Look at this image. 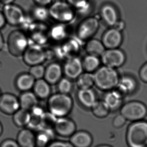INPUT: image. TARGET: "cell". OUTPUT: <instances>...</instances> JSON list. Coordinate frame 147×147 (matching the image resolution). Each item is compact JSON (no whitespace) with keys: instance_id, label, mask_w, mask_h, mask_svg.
I'll return each mask as SVG.
<instances>
[{"instance_id":"obj_41","label":"cell","mask_w":147,"mask_h":147,"mask_svg":"<svg viewBox=\"0 0 147 147\" xmlns=\"http://www.w3.org/2000/svg\"><path fill=\"white\" fill-rule=\"evenodd\" d=\"M0 147H20L17 142L12 140H7L3 141Z\"/></svg>"},{"instance_id":"obj_30","label":"cell","mask_w":147,"mask_h":147,"mask_svg":"<svg viewBox=\"0 0 147 147\" xmlns=\"http://www.w3.org/2000/svg\"><path fill=\"white\" fill-rule=\"evenodd\" d=\"M13 115V121L17 127H23L28 126L30 119V111L20 108Z\"/></svg>"},{"instance_id":"obj_37","label":"cell","mask_w":147,"mask_h":147,"mask_svg":"<svg viewBox=\"0 0 147 147\" xmlns=\"http://www.w3.org/2000/svg\"><path fill=\"white\" fill-rule=\"evenodd\" d=\"M45 70V68L42 65H37L31 66L29 73L36 80L44 78Z\"/></svg>"},{"instance_id":"obj_47","label":"cell","mask_w":147,"mask_h":147,"mask_svg":"<svg viewBox=\"0 0 147 147\" xmlns=\"http://www.w3.org/2000/svg\"><path fill=\"white\" fill-rule=\"evenodd\" d=\"M95 147H113L109 145H106V144H102V145H98Z\"/></svg>"},{"instance_id":"obj_23","label":"cell","mask_w":147,"mask_h":147,"mask_svg":"<svg viewBox=\"0 0 147 147\" xmlns=\"http://www.w3.org/2000/svg\"><path fill=\"white\" fill-rule=\"evenodd\" d=\"M20 108L31 111L38 105V98L33 92L28 91L23 92L19 98Z\"/></svg>"},{"instance_id":"obj_22","label":"cell","mask_w":147,"mask_h":147,"mask_svg":"<svg viewBox=\"0 0 147 147\" xmlns=\"http://www.w3.org/2000/svg\"><path fill=\"white\" fill-rule=\"evenodd\" d=\"M54 130L39 129L37 130L35 134L36 147H47L54 140Z\"/></svg>"},{"instance_id":"obj_43","label":"cell","mask_w":147,"mask_h":147,"mask_svg":"<svg viewBox=\"0 0 147 147\" xmlns=\"http://www.w3.org/2000/svg\"><path fill=\"white\" fill-rule=\"evenodd\" d=\"M34 1L40 6H45L51 4L53 2V0H34Z\"/></svg>"},{"instance_id":"obj_27","label":"cell","mask_w":147,"mask_h":147,"mask_svg":"<svg viewBox=\"0 0 147 147\" xmlns=\"http://www.w3.org/2000/svg\"><path fill=\"white\" fill-rule=\"evenodd\" d=\"M82 62L84 70L86 72L93 73L100 67L101 61L99 57L88 54Z\"/></svg>"},{"instance_id":"obj_26","label":"cell","mask_w":147,"mask_h":147,"mask_svg":"<svg viewBox=\"0 0 147 147\" xmlns=\"http://www.w3.org/2000/svg\"><path fill=\"white\" fill-rule=\"evenodd\" d=\"M36 80L29 73L21 74L16 80V86L20 90L28 91L32 89Z\"/></svg>"},{"instance_id":"obj_40","label":"cell","mask_w":147,"mask_h":147,"mask_svg":"<svg viewBox=\"0 0 147 147\" xmlns=\"http://www.w3.org/2000/svg\"><path fill=\"white\" fill-rule=\"evenodd\" d=\"M139 75L140 78L143 82L147 83V62L145 63L140 69Z\"/></svg>"},{"instance_id":"obj_38","label":"cell","mask_w":147,"mask_h":147,"mask_svg":"<svg viewBox=\"0 0 147 147\" xmlns=\"http://www.w3.org/2000/svg\"><path fill=\"white\" fill-rule=\"evenodd\" d=\"M127 121L126 118L120 114L114 118L112 124L115 128H120L125 125Z\"/></svg>"},{"instance_id":"obj_5","label":"cell","mask_w":147,"mask_h":147,"mask_svg":"<svg viewBox=\"0 0 147 147\" xmlns=\"http://www.w3.org/2000/svg\"><path fill=\"white\" fill-rule=\"evenodd\" d=\"M8 48L13 56L23 55L28 47V40L24 32L21 30H14L10 33L8 38Z\"/></svg>"},{"instance_id":"obj_31","label":"cell","mask_w":147,"mask_h":147,"mask_svg":"<svg viewBox=\"0 0 147 147\" xmlns=\"http://www.w3.org/2000/svg\"><path fill=\"white\" fill-rule=\"evenodd\" d=\"M76 80L77 86L79 89L92 88L95 85L93 73L87 72L82 73Z\"/></svg>"},{"instance_id":"obj_10","label":"cell","mask_w":147,"mask_h":147,"mask_svg":"<svg viewBox=\"0 0 147 147\" xmlns=\"http://www.w3.org/2000/svg\"><path fill=\"white\" fill-rule=\"evenodd\" d=\"M2 13L7 23L11 26L22 25L26 17L21 8L13 3L4 5Z\"/></svg>"},{"instance_id":"obj_8","label":"cell","mask_w":147,"mask_h":147,"mask_svg":"<svg viewBox=\"0 0 147 147\" xmlns=\"http://www.w3.org/2000/svg\"><path fill=\"white\" fill-rule=\"evenodd\" d=\"M100 57L104 65L114 69L121 67L126 60L125 53L119 48L106 49Z\"/></svg>"},{"instance_id":"obj_12","label":"cell","mask_w":147,"mask_h":147,"mask_svg":"<svg viewBox=\"0 0 147 147\" xmlns=\"http://www.w3.org/2000/svg\"><path fill=\"white\" fill-rule=\"evenodd\" d=\"M123 40L121 32L112 27L103 34L102 42L106 49L119 48Z\"/></svg>"},{"instance_id":"obj_21","label":"cell","mask_w":147,"mask_h":147,"mask_svg":"<svg viewBox=\"0 0 147 147\" xmlns=\"http://www.w3.org/2000/svg\"><path fill=\"white\" fill-rule=\"evenodd\" d=\"M123 98V96L121 93L114 89L109 91L105 94L104 101L107 104L111 111H114L121 106Z\"/></svg>"},{"instance_id":"obj_6","label":"cell","mask_w":147,"mask_h":147,"mask_svg":"<svg viewBox=\"0 0 147 147\" xmlns=\"http://www.w3.org/2000/svg\"><path fill=\"white\" fill-rule=\"evenodd\" d=\"M48 11L50 16L61 23L71 21L74 16L73 7L68 3L61 1L53 3Z\"/></svg>"},{"instance_id":"obj_25","label":"cell","mask_w":147,"mask_h":147,"mask_svg":"<svg viewBox=\"0 0 147 147\" xmlns=\"http://www.w3.org/2000/svg\"><path fill=\"white\" fill-rule=\"evenodd\" d=\"M85 49L88 54L99 57L106 50L101 40L94 38L86 41Z\"/></svg>"},{"instance_id":"obj_33","label":"cell","mask_w":147,"mask_h":147,"mask_svg":"<svg viewBox=\"0 0 147 147\" xmlns=\"http://www.w3.org/2000/svg\"><path fill=\"white\" fill-rule=\"evenodd\" d=\"M59 92L65 94H69L73 89L71 80L67 78H62L57 83Z\"/></svg>"},{"instance_id":"obj_44","label":"cell","mask_w":147,"mask_h":147,"mask_svg":"<svg viewBox=\"0 0 147 147\" xmlns=\"http://www.w3.org/2000/svg\"><path fill=\"white\" fill-rule=\"evenodd\" d=\"M7 23L6 19L2 12H0V29L3 28Z\"/></svg>"},{"instance_id":"obj_3","label":"cell","mask_w":147,"mask_h":147,"mask_svg":"<svg viewBox=\"0 0 147 147\" xmlns=\"http://www.w3.org/2000/svg\"><path fill=\"white\" fill-rule=\"evenodd\" d=\"M126 141L129 147L147 146V122H133L127 130Z\"/></svg>"},{"instance_id":"obj_18","label":"cell","mask_w":147,"mask_h":147,"mask_svg":"<svg viewBox=\"0 0 147 147\" xmlns=\"http://www.w3.org/2000/svg\"><path fill=\"white\" fill-rule=\"evenodd\" d=\"M77 96L80 104L86 109H91L97 100L96 92L92 88L79 89Z\"/></svg>"},{"instance_id":"obj_13","label":"cell","mask_w":147,"mask_h":147,"mask_svg":"<svg viewBox=\"0 0 147 147\" xmlns=\"http://www.w3.org/2000/svg\"><path fill=\"white\" fill-rule=\"evenodd\" d=\"M84 70L82 60L77 57L69 58L63 67V71L66 78L70 79H76Z\"/></svg>"},{"instance_id":"obj_16","label":"cell","mask_w":147,"mask_h":147,"mask_svg":"<svg viewBox=\"0 0 147 147\" xmlns=\"http://www.w3.org/2000/svg\"><path fill=\"white\" fill-rule=\"evenodd\" d=\"M137 86V82L134 78L124 75L120 78L118 84L115 89L124 97L134 92Z\"/></svg>"},{"instance_id":"obj_17","label":"cell","mask_w":147,"mask_h":147,"mask_svg":"<svg viewBox=\"0 0 147 147\" xmlns=\"http://www.w3.org/2000/svg\"><path fill=\"white\" fill-rule=\"evenodd\" d=\"M69 142L74 147H90L93 138L87 131L79 130L74 132L70 137Z\"/></svg>"},{"instance_id":"obj_32","label":"cell","mask_w":147,"mask_h":147,"mask_svg":"<svg viewBox=\"0 0 147 147\" xmlns=\"http://www.w3.org/2000/svg\"><path fill=\"white\" fill-rule=\"evenodd\" d=\"M57 117L52 113L44 112L40 119V128L46 129H53Z\"/></svg>"},{"instance_id":"obj_9","label":"cell","mask_w":147,"mask_h":147,"mask_svg":"<svg viewBox=\"0 0 147 147\" xmlns=\"http://www.w3.org/2000/svg\"><path fill=\"white\" fill-rule=\"evenodd\" d=\"M22 56L24 62L31 66L41 64L47 59L45 51L38 44L28 45Z\"/></svg>"},{"instance_id":"obj_51","label":"cell","mask_w":147,"mask_h":147,"mask_svg":"<svg viewBox=\"0 0 147 147\" xmlns=\"http://www.w3.org/2000/svg\"><path fill=\"white\" fill-rule=\"evenodd\" d=\"M146 147H147V146Z\"/></svg>"},{"instance_id":"obj_50","label":"cell","mask_w":147,"mask_h":147,"mask_svg":"<svg viewBox=\"0 0 147 147\" xmlns=\"http://www.w3.org/2000/svg\"></svg>"},{"instance_id":"obj_34","label":"cell","mask_w":147,"mask_h":147,"mask_svg":"<svg viewBox=\"0 0 147 147\" xmlns=\"http://www.w3.org/2000/svg\"><path fill=\"white\" fill-rule=\"evenodd\" d=\"M66 32L65 28L62 25H57L52 28L51 35L52 38L57 40H60L64 38Z\"/></svg>"},{"instance_id":"obj_28","label":"cell","mask_w":147,"mask_h":147,"mask_svg":"<svg viewBox=\"0 0 147 147\" xmlns=\"http://www.w3.org/2000/svg\"><path fill=\"white\" fill-rule=\"evenodd\" d=\"M45 111L43 109L37 105L33 109L30 113V119L28 125V128L32 130H38L40 128V121L41 116Z\"/></svg>"},{"instance_id":"obj_1","label":"cell","mask_w":147,"mask_h":147,"mask_svg":"<svg viewBox=\"0 0 147 147\" xmlns=\"http://www.w3.org/2000/svg\"><path fill=\"white\" fill-rule=\"evenodd\" d=\"M47 105L49 111L58 118L67 117L73 109L74 102L69 94L59 92L49 97Z\"/></svg>"},{"instance_id":"obj_46","label":"cell","mask_w":147,"mask_h":147,"mask_svg":"<svg viewBox=\"0 0 147 147\" xmlns=\"http://www.w3.org/2000/svg\"><path fill=\"white\" fill-rule=\"evenodd\" d=\"M3 45H4V40H3L2 35L0 32V51L3 49Z\"/></svg>"},{"instance_id":"obj_29","label":"cell","mask_w":147,"mask_h":147,"mask_svg":"<svg viewBox=\"0 0 147 147\" xmlns=\"http://www.w3.org/2000/svg\"><path fill=\"white\" fill-rule=\"evenodd\" d=\"M93 115L98 118H104L108 116L111 110L103 100H97L90 109Z\"/></svg>"},{"instance_id":"obj_48","label":"cell","mask_w":147,"mask_h":147,"mask_svg":"<svg viewBox=\"0 0 147 147\" xmlns=\"http://www.w3.org/2000/svg\"><path fill=\"white\" fill-rule=\"evenodd\" d=\"M3 132V128L2 126V124H1V122H0V136L1 135L2 133Z\"/></svg>"},{"instance_id":"obj_4","label":"cell","mask_w":147,"mask_h":147,"mask_svg":"<svg viewBox=\"0 0 147 147\" xmlns=\"http://www.w3.org/2000/svg\"><path fill=\"white\" fill-rule=\"evenodd\" d=\"M121 114L127 121H141L146 116L147 108L143 103L140 101H131L122 106Z\"/></svg>"},{"instance_id":"obj_49","label":"cell","mask_w":147,"mask_h":147,"mask_svg":"<svg viewBox=\"0 0 147 147\" xmlns=\"http://www.w3.org/2000/svg\"><path fill=\"white\" fill-rule=\"evenodd\" d=\"M1 96V92H0V96Z\"/></svg>"},{"instance_id":"obj_35","label":"cell","mask_w":147,"mask_h":147,"mask_svg":"<svg viewBox=\"0 0 147 147\" xmlns=\"http://www.w3.org/2000/svg\"><path fill=\"white\" fill-rule=\"evenodd\" d=\"M68 3L72 7L81 12H85L90 7L88 0H67Z\"/></svg>"},{"instance_id":"obj_42","label":"cell","mask_w":147,"mask_h":147,"mask_svg":"<svg viewBox=\"0 0 147 147\" xmlns=\"http://www.w3.org/2000/svg\"><path fill=\"white\" fill-rule=\"evenodd\" d=\"M113 27L122 32L125 28V23L123 21L118 20Z\"/></svg>"},{"instance_id":"obj_36","label":"cell","mask_w":147,"mask_h":147,"mask_svg":"<svg viewBox=\"0 0 147 147\" xmlns=\"http://www.w3.org/2000/svg\"><path fill=\"white\" fill-rule=\"evenodd\" d=\"M33 13L34 18L41 21L45 20L49 16V11L44 6H40L35 8Z\"/></svg>"},{"instance_id":"obj_24","label":"cell","mask_w":147,"mask_h":147,"mask_svg":"<svg viewBox=\"0 0 147 147\" xmlns=\"http://www.w3.org/2000/svg\"><path fill=\"white\" fill-rule=\"evenodd\" d=\"M51 85L44 79L36 80L33 89L38 98L46 99L51 96Z\"/></svg>"},{"instance_id":"obj_2","label":"cell","mask_w":147,"mask_h":147,"mask_svg":"<svg viewBox=\"0 0 147 147\" xmlns=\"http://www.w3.org/2000/svg\"><path fill=\"white\" fill-rule=\"evenodd\" d=\"M93 75L95 85L99 90L106 91L115 89L120 78L115 69L105 65L99 67Z\"/></svg>"},{"instance_id":"obj_15","label":"cell","mask_w":147,"mask_h":147,"mask_svg":"<svg viewBox=\"0 0 147 147\" xmlns=\"http://www.w3.org/2000/svg\"><path fill=\"white\" fill-rule=\"evenodd\" d=\"M63 68L57 63L50 64L45 70L44 79L50 85L57 84L62 78Z\"/></svg>"},{"instance_id":"obj_39","label":"cell","mask_w":147,"mask_h":147,"mask_svg":"<svg viewBox=\"0 0 147 147\" xmlns=\"http://www.w3.org/2000/svg\"><path fill=\"white\" fill-rule=\"evenodd\" d=\"M47 147H74L70 142L53 140Z\"/></svg>"},{"instance_id":"obj_19","label":"cell","mask_w":147,"mask_h":147,"mask_svg":"<svg viewBox=\"0 0 147 147\" xmlns=\"http://www.w3.org/2000/svg\"><path fill=\"white\" fill-rule=\"evenodd\" d=\"M17 142L20 147H36L35 134L29 128L22 129L17 137Z\"/></svg>"},{"instance_id":"obj_7","label":"cell","mask_w":147,"mask_h":147,"mask_svg":"<svg viewBox=\"0 0 147 147\" xmlns=\"http://www.w3.org/2000/svg\"><path fill=\"white\" fill-rule=\"evenodd\" d=\"M99 21L94 17H89L80 23L76 31L77 38L81 41L92 38L99 28Z\"/></svg>"},{"instance_id":"obj_11","label":"cell","mask_w":147,"mask_h":147,"mask_svg":"<svg viewBox=\"0 0 147 147\" xmlns=\"http://www.w3.org/2000/svg\"><path fill=\"white\" fill-rule=\"evenodd\" d=\"M76 124L67 117H58L53 130L55 134L62 137H70L76 131Z\"/></svg>"},{"instance_id":"obj_20","label":"cell","mask_w":147,"mask_h":147,"mask_svg":"<svg viewBox=\"0 0 147 147\" xmlns=\"http://www.w3.org/2000/svg\"><path fill=\"white\" fill-rule=\"evenodd\" d=\"M101 15L105 23L111 27H113L119 20L116 9L110 4H106L102 7Z\"/></svg>"},{"instance_id":"obj_14","label":"cell","mask_w":147,"mask_h":147,"mask_svg":"<svg viewBox=\"0 0 147 147\" xmlns=\"http://www.w3.org/2000/svg\"><path fill=\"white\" fill-rule=\"evenodd\" d=\"M20 108L19 99L15 95L4 93L0 96V110L7 115H13Z\"/></svg>"},{"instance_id":"obj_45","label":"cell","mask_w":147,"mask_h":147,"mask_svg":"<svg viewBox=\"0 0 147 147\" xmlns=\"http://www.w3.org/2000/svg\"><path fill=\"white\" fill-rule=\"evenodd\" d=\"M15 1V0H0V3H2L4 5H7V4L13 3Z\"/></svg>"}]
</instances>
